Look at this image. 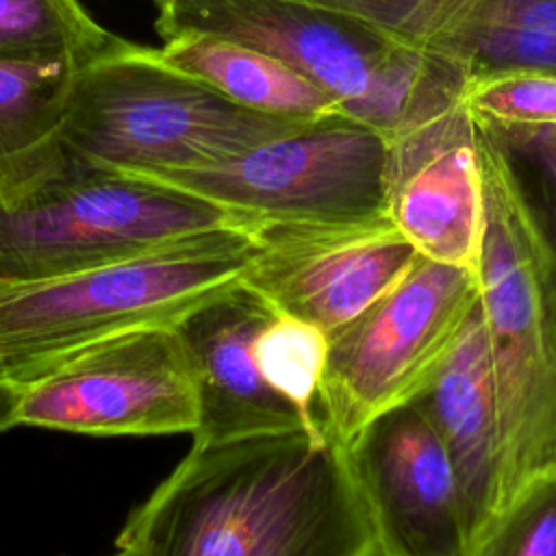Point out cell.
Segmentation results:
<instances>
[{
	"label": "cell",
	"mask_w": 556,
	"mask_h": 556,
	"mask_svg": "<svg viewBox=\"0 0 556 556\" xmlns=\"http://www.w3.org/2000/svg\"><path fill=\"white\" fill-rule=\"evenodd\" d=\"M319 117L267 115L126 41L76 70L61 148L76 161L159 178L230 159Z\"/></svg>",
	"instance_id": "3957f363"
},
{
	"label": "cell",
	"mask_w": 556,
	"mask_h": 556,
	"mask_svg": "<svg viewBox=\"0 0 556 556\" xmlns=\"http://www.w3.org/2000/svg\"><path fill=\"white\" fill-rule=\"evenodd\" d=\"M476 556H556V478L534 484Z\"/></svg>",
	"instance_id": "603a6c76"
},
{
	"label": "cell",
	"mask_w": 556,
	"mask_h": 556,
	"mask_svg": "<svg viewBox=\"0 0 556 556\" xmlns=\"http://www.w3.org/2000/svg\"><path fill=\"white\" fill-rule=\"evenodd\" d=\"M124 43L80 0H0V54L63 59L83 67Z\"/></svg>",
	"instance_id": "d6986e66"
},
{
	"label": "cell",
	"mask_w": 556,
	"mask_h": 556,
	"mask_svg": "<svg viewBox=\"0 0 556 556\" xmlns=\"http://www.w3.org/2000/svg\"><path fill=\"white\" fill-rule=\"evenodd\" d=\"M271 315L254 291L237 282L174 326L191 358L198 389L193 445L304 428L300 415L267 387L254 358L256 334Z\"/></svg>",
	"instance_id": "4fadbf2b"
},
{
	"label": "cell",
	"mask_w": 556,
	"mask_h": 556,
	"mask_svg": "<svg viewBox=\"0 0 556 556\" xmlns=\"http://www.w3.org/2000/svg\"><path fill=\"white\" fill-rule=\"evenodd\" d=\"M165 39L208 35L261 50L319 85L337 115L389 135L463 87V67L293 0H152Z\"/></svg>",
	"instance_id": "8992f818"
},
{
	"label": "cell",
	"mask_w": 556,
	"mask_h": 556,
	"mask_svg": "<svg viewBox=\"0 0 556 556\" xmlns=\"http://www.w3.org/2000/svg\"><path fill=\"white\" fill-rule=\"evenodd\" d=\"M348 452L378 556H473L454 467L417 402L374 419Z\"/></svg>",
	"instance_id": "7c38bea8"
},
{
	"label": "cell",
	"mask_w": 556,
	"mask_h": 556,
	"mask_svg": "<svg viewBox=\"0 0 556 556\" xmlns=\"http://www.w3.org/2000/svg\"><path fill=\"white\" fill-rule=\"evenodd\" d=\"M254 358L267 387L302 419L319 430V391L328 358V337L317 326L274 313L254 341Z\"/></svg>",
	"instance_id": "ffe728a7"
},
{
	"label": "cell",
	"mask_w": 556,
	"mask_h": 556,
	"mask_svg": "<svg viewBox=\"0 0 556 556\" xmlns=\"http://www.w3.org/2000/svg\"><path fill=\"white\" fill-rule=\"evenodd\" d=\"M17 426V387L0 369V432Z\"/></svg>",
	"instance_id": "cb8c5ba5"
},
{
	"label": "cell",
	"mask_w": 556,
	"mask_h": 556,
	"mask_svg": "<svg viewBox=\"0 0 556 556\" xmlns=\"http://www.w3.org/2000/svg\"><path fill=\"white\" fill-rule=\"evenodd\" d=\"M469 113L489 124L554 126L556 70L497 67L473 72L463 83Z\"/></svg>",
	"instance_id": "7402d4cb"
},
{
	"label": "cell",
	"mask_w": 556,
	"mask_h": 556,
	"mask_svg": "<svg viewBox=\"0 0 556 556\" xmlns=\"http://www.w3.org/2000/svg\"><path fill=\"white\" fill-rule=\"evenodd\" d=\"M478 302L473 271L419 256L389 293L328 337L324 426L350 445L380 415L419 400Z\"/></svg>",
	"instance_id": "52a82bcc"
},
{
	"label": "cell",
	"mask_w": 556,
	"mask_h": 556,
	"mask_svg": "<svg viewBox=\"0 0 556 556\" xmlns=\"http://www.w3.org/2000/svg\"><path fill=\"white\" fill-rule=\"evenodd\" d=\"M473 141L484 198L478 287L500 430V523L534 484L556 478V341L502 150L476 117Z\"/></svg>",
	"instance_id": "277c9868"
},
{
	"label": "cell",
	"mask_w": 556,
	"mask_h": 556,
	"mask_svg": "<svg viewBox=\"0 0 556 556\" xmlns=\"http://www.w3.org/2000/svg\"><path fill=\"white\" fill-rule=\"evenodd\" d=\"M469 74L476 41L497 0H293Z\"/></svg>",
	"instance_id": "e0dca14e"
},
{
	"label": "cell",
	"mask_w": 556,
	"mask_h": 556,
	"mask_svg": "<svg viewBox=\"0 0 556 556\" xmlns=\"http://www.w3.org/2000/svg\"><path fill=\"white\" fill-rule=\"evenodd\" d=\"M226 226L254 228L169 182L63 154L39 178L0 193V282L67 276Z\"/></svg>",
	"instance_id": "5b68a950"
},
{
	"label": "cell",
	"mask_w": 556,
	"mask_h": 556,
	"mask_svg": "<svg viewBox=\"0 0 556 556\" xmlns=\"http://www.w3.org/2000/svg\"><path fill=\"white\" fill-rule=\"evenodd\" d=\"M387 213L419 256L478 276L484 198L463 87L387 135Z\"/></svg>",
	"instance_id": "8fae6325"
},
{
	"label": "cell",
	"mask_w": 556,
	"mask_h": 556,
	"mask_svg": "<svg viewBox=\"0 0 556 556\" xmlns=\"http://www.w3.org/2000/svg\"><path fill=\"white\" fill-rule=\"evenodd\" d=\"M198 389L174 326L96 341L17 387V426L89 437L193 434Z\"/></svg>",
	"instance_id": "9c48e42d"
},
{
	"label": "cell",
	"mask_w": 556,
	"mask_h": 556,
	"mask_svg": "<svg viewBox=\"0 0 556 556\" xmlns=\"http://www.w3.org/2000/svg\"><path fill=\"white\" fill-rule=\"evenodd\" d=\"M482 124L502 150L539 293L556 341V124Z\"/></svg>",
	"instance_id": "ac0fdd59"
},
{
	"label": "cell",
	"mask_w": 556,
	"mask_h": 556,
	"mask_svg": "<svg viewBox=\"0 0 556 556\" xmlns=\"http://www.w3.org/2000/svg\"><path fill=\"white\" fill-rule=\"evenodd\" d=\"M124 556H378L326 426L191 445L115 539Z\"/></svg>",
	"instance_id": "6da1fadb"
},
{
	"label": "cell",
	"mask_w": 556,
	"mask_h": 556,
	"mask_svg": "<svg viewBox=\"0 0 556 556\" xmlns=\"http://www.w3.org/2000/svg\"><path fill=\"white\" fill-rule=\"evenodd\" d=\"M241 276L274 313L334 334L389 293L419 254L391 219L263 224Z\"/></svg>",
	"instance_id": "30bf717a"
},
{
	"label": "cell",
	"mask_w": 556,
	"mask_h": 556,
	"mask_svg": "<svg viewBox=\"0 0 556 556\" xmlns=\"http://www.w3.org/2000/svg\"><path fill=\"white\" fill-rule=\"evenodd\" d=\"M76 70L63 59L0 54V193L63 159L61 126Z\"/></svg>",
	"instance_id": "9a60e30c"
},
{
	"label": "cell",
	"mask_w": 556,
	"mask_h": 556,
	"mask_svg": "<svg viewBox=\"0 0 556 556\" xmlns=\"http://www.w3.org/2000/svg\"><path fill=\"white\" fill-rule=\"evenodd\" d=\"M163 59L239 106L282 117L337 115V100L291 65L250 46L208 35H180Z\"/></svg>",
	"instance_id": "2e32d148"
},
{
	"label": "cell",
	"mask_w": 556,
	"mask_h": 556,
	"mask_svg": "<svg viewBox=\"0 0 556 556\" xmlns=\"http://www.w3.org/2000/svg\"><path fill=\"white\" fill-rule=\"evenodd\" d=\"M497 67L556 70V0L495 2L473 48L469 74Z\"/></svg>",
	"instance_id": "44dd1931"
},
{
	"label": "cell",
	"mask_w": 556,
	"mask_h": 556,
	"mask_svg": "<svg viewBox=\"0 0 556 556\" xmlns=\"http://www.w3.org/2000/svg\"><path fill=\"white\" fill-rule=\"evenodd\" d=\"M254 228L389 219L387 135L343 115L252 146L219 163L159 176Z\"/></svg>",
	"instance_id": "ba28073f"
},
{
	"label": "cell",
	"mask_w": 556,
	"mask_h": 556,
	"mask_svg": "<svg viewBox=\"0 0 556 556\" xmlns=\"http://www.w3.org/2000/svg\"><path fill=\"white\" fill-rule=\"evenodd\" d=\"M415 402L454 467L476 556L495 530L500 500V430L480 302L439 376Z\"/></svg>",
	"instance_id": "5bb4252c"
},
{
	"label": "cell",
	"mask_w": 556,
	"mask_h": 556,
	"mask_svg": "<svg viewBox=\"0 0 556 556\" xmlns=\"http://www.w3.org/2000/svg\"><path fill=\"white\" fill-rule=\"evenodd\" d=\"M256 230L185 235L85 271L0 282V369L20 387L65 356L146 326H176L191 308L241 282Z\"/></svg>",
	"instance_id": "7a4b0ae2"
}]
</instances>
